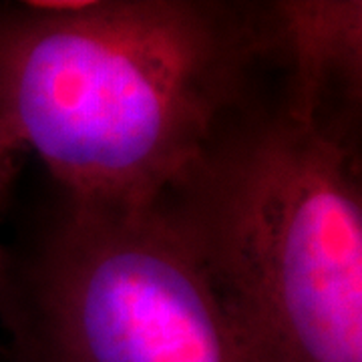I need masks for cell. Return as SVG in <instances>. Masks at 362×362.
I'll return each mask as SVG.
<instances>
[{"mask_svg": "<svg viewBox=\"0 0 362 362\" xmlns=\"http://www.w3.org/2000/svg\"><path fill=\"white\" fill-rule=\"evenodd\" d=\"M26 6L0 26V143L35 151L87 209L163 199L226 127L268 40L218 2Z\"/></svg>", "mask_w": 362, "mask_h": 362, "instance_id": "6da1fadb", "label": "cell"}, {"mask_svg": "<svg viewBox=\"0 0 362 362\" xmlns=\"http://www.w3.org/2000/svg\"><path fill=\"white\" fill-rule=\"evenodd\" d=\"M252 362H362V199L344 145L226 127L156 204Z\"/></svg>", "mask_w": 362, "mask_h": 362, "instance_id": "7a4b0ae2", "label": "cell"}, {"mask_svg": "<svg viewBox=\"0 0 362 362\" xmlns=\"http://www.w3.org/2000/svg\"><path fill=\"white\" fill-rule=\"evenodd\" d=\"M26 362H252L157 206L73 207L37 268Z\"/></svg>", "mask_w": 362, "mask_h": 362, "instance_id": "3957f363", "label": "cell"}, {"mask_svg": "<svg viewBox=\"0 0 362 362\" xmlns=\"http://www.w3.org/2000/svg\"><path fill=\"white\" fill-rule=\"evenodd\" d=\"M274 40L290 61L284 115L340 143L338 109L358 105L362 78V4L352 0H292L272 8Z\"/></svg>", "mask_w": 362, "mask_h": 362, "instance_id": "277c9868", "label": "cell"}, {"mask_svg": "<svg viewBox=\"0 0 362 362\" xmlns=\"http://www.w3.org/2000/svg\"><path fill=\"white\" fill-rule=\"evenodd\" d=\"M6 151H8V149H6V147H4V145L0 143V169H2V156H4Z\"/></svg>", "mask_w": 362, "mask_h": 362, "instance_id": "5b68a950", "label": "cell"}, {"mask_svg": "<svg viewBox=\"0 0 362 362\" xmlns=\"http://www.w3.org/2000/svg\"><path fill=\"white\" fill-rule=\"evenodd\" d=\"M0 288H2V259H0Z\"/></svg>", "mask_w": 362, "mask_h": 362, "instance_id": "8992f818", "label": "cell"}]
</instances>
